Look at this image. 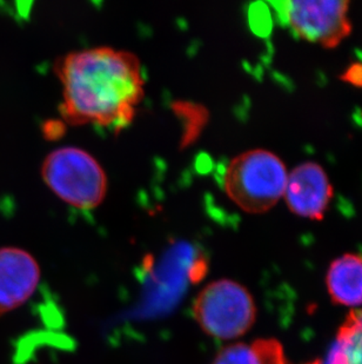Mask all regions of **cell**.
<instances>
[{
  "instance_id": "ba28073f",
  "label": "cell",
  "mask_w": 362,
  "mask_h": 364,
  "mask_svg": "<svg viewBox=\"0 0 362 364\" xmlns=\"http://www.w3.org/2000/svg\"><path fill=\"white\" fill-rule=\"evenodd\" d=\"M327 288L333 302L342 306L362 304V256L346 254L328 270Z\"/></svg>"
},
{
  "instance_id": "8992f818",
  "label": "cell",
  "mask_w": 362,
  "mask_h": 364,
  "mask_svg": "<svg viewBox=\"0 0 362 364\" xmlns=\"http://www.w3.org/2000/svg\"><path fill=\"white\" fill-rule=\"evenodd\" d=\"M284 198L294 215L322 220L333 198V186L322 165L306 162L288 173Z\"/></svg>"
},
{
  "instance_id": "30bf717a",
  "label": "cell",
  "mask_w": 362,
  "mask_h": 364,
  "mask_svg": "<svg viewBox=\"0 0 362 364\" xmlns=\"http://www.w3.org/2000/svg\"><path fill=\"white\" fill-rule=\"evenodd\" d=\"M345 353L346 363L362 364V313L353 311L340 326L338 338Z\"/></svg>"
},
{
  "instance_id": "3957f363",
  "label": "cell",
  "mask_w": 362,
  "mask_h": 364,
  "mask_svg": "<svg viewBox=\"0 0 362 364\" xmlns=\"http://www.w3.org/2000/svg\"><path fill=\"white\" fill-rule=\"evenodd\" d=\"M48 189L75 209L92 210L106 196L107 177L92 155L78 148L51 152L41 166Z\"/></svg>"
},
{
  "instance_id": "6da1fadb",
  "label": "cell",
  "mask_w": 362,
  "mask_h": 364,
  "mask_svg": "<svg viewBox=\"0 0 362 364\" xmlns=\"http://www.w3.org/2000/svg\"><path fill=\"white\" fill-rule=\"evenodd\" d=\"M59 107L70 125H98L119 132L133 122L144 100L143 66L137 55L111 48L71 52L59 58Z\"/></svg>"
},
{
  "instance_id": "7a4b0ae2",
  "label": "cell",
  "mask_w": 362,
  "mask_h": 364,
  "mask_svg": "<svg viewBox=\"0 0 362 364\" xmlns=\"http://www.w3.org/2000/svg\"><path fill=\"white\" fill-rule=\"evenodd\" d=\"M287 168L277 155L256 149L232 159L224 176L229 200L248 213H263L284 197Z\"/></svg>"
},
{
  "instance_id": "8fae6325",
  "label": "cell",
  "mask_w": 362,
  "mask_h": 364,
  "mask_svg": "<svg viewBox=\"0 0 362 364\" xmlns=\"http://www.w3.org/2000/svg\"><path fill=\"white\" fill-rule=\"evenodd\" d=\"M175 114L184 122L182 144L187 145L198 137L207 122V111L200 105L192 103H179L175 107Z\"/></svg>"
},
{
  "instance_id": "5b68a950",
  "label": "cell",
  "mask_w": 362,
  "mask_h": 364,
  "mask_svg": "<svg viewBox=\"0 0 362 364\" xmlns=\"http://www.w3.org/2000/svg\"><path fill=\"white\" fill-rule=\"evenodd\" d=\"M299 38L334 48L352 32L346 0H293L275 3Z\"/></svg>"
},
{
  "instance_id": "277c9868",
  "label": "cell",
  "mask_w": 362,
  "mask_h": 364,
  "mask_svg": "<svg viewBox=\"0 0 362 364\" xmlns=\"http://www.w3.org/2000/svg\"><path fill=\"white\" fill-rule=\"evenodd\" d=\"M192 310L200 328L219 340L243 336L256 322L253 297L245 287L231 279L206 285Z\"/></svg>"
},
{
  "instance_id": "9c48e42d",
  "label": "cell",
  "mask_w": 362,
  "mask_h": 364,
  "mask_svg": "<svg viewBox=\"0 0 362 364\" xmlns=\"http://www.w3.org/2000/svg\"><path fill=\"white\" fill-rule=\"evenodd\" d=\"M212 364H286L284 348L277 340L234 343L219 351Z\"/></svg>"
},
{
  "instance_id": "4fadbf2b",
  "label": "cell",
  "mask_w": 362,
  "mask_h": 364,
  "mask_svg": "<svg viewBox=\"0 0 362 364\" xmlns=\"http://www.w3.org/2000/svg\"><path fill=\"white\" fill-rule=\"evenodd\" d=\"M344 82H349L356 87H362V64L353 63L346 69L345 73L340 76Z\"/></svg>"
},
{
  "instance_id": "7c38bea8",
  "label": "cell",
  "mask_w": 362,
  "mask_h": 364,
  "mask_svg": "<svg viewBox=\"0 0 362 364\" xmlns=\"http://www.w3.org/2000/svg\"><path fill=\"white\" fill-rule=\"evenodd\" d=\"M308 364H347L346 363L345 353H344L340 341H335L327 355L322 360H317V361Z\"/></svg>"
},
{
  "instance_id": "52a82bcc",
  "label": "cell",
  "mask_w": 362,
  "mask_h": 364,
  "mask_svg": "<svg viewBox=\"0 0 362 364\" xmlns=\"http://www.w3.org/2000/svg\"><path fill=\"white\" fill-rule=\"evenodd\" d=\"M39 279L40 269L32 255L18 247L0 249V316L23 306Z\"/></svg>"
},
{
  "instance_id": "5bb4252c",
  "label": "cell",
  "mask_w": 362,
  "mask_h": 364,
  "mask_svg": "<svg viewBox=\"0 0 362 364\" xmlns=\"http://www.w3.org/2000/svg\"><path fill=\"white\" fill-rule=\"evenodd\" d=\"M65 130V127L62 125V123H48V127H45L44 132L48 138H57L59 137V134H62Z\"/></svg>"
}]
</instances>
